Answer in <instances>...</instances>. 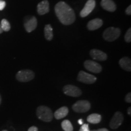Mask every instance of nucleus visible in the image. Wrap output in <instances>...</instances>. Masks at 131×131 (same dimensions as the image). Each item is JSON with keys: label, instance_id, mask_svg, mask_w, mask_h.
<instances>
[{"label": "nucleus", "instance_id": "nucleus-33", "mask_svg": "<svg viewBox=\"0 0 131 131\" xmlns=\"http://www.w3.org/2000/svg\"><path fill=\"white\" fill-rule=\"evenodd\" d=\"M3 131H7V130H3Z\"/></svg>", "mask_w": 131, "mask_h": 131}, {"label": "nucleus", "instance_id": "nucleus-5", "mask_svg": "<svg viewBox=\"0 0 131 131\" xmlns=\"http://www.w3.org/2000/svg\"><path fill=\"white\" fill-rule=\"evenodd\" d=\"M91 109V103L87 100L77 101L72 106V109L75 112L84 113Z\"/></svg>", "mask_w": 131, "mask_h": 131}, {"label": "nucleus", "instance_id": "nucleus-26", "mask_svg": "<svg viewBox=\"0 0 131 131\" xmlns=\"http://www.w3.org/2000/svg\"><path fill=\"white\" fill-rule=\"evenodd\" d=\"M126 14L127 15H131V6H129L128 7H127V9H126Z\"/></svg>", "mask_w": 131, "mask_h": 131}, {"label": "nucleus", "instance_id": "nucleus-22", "mask_svg": "<svg viewBox=\"0 0 131 131\" xmlns=\"http://www.w3.org/2000/svg\"><path fill=\"white\" fill-rule=\"evenodd\" d=\"M124 40L126 42H131V29L129 28L124 36Z\"/></svg>", "mask_w": 131, "mask_h": 131}, {"label": "nucleus", "instance_id": "nucleus-18", "mask_svg": "<svg viewBox=\"0 0 131 131\" xmlns=\"http://www.w3.org/2000/svg\"><path fill=\"white\" fill-rule=\"evenodd\" d=\"M101 116L97 114H92L89 115L87 118V121L92 124H98L101 122Z\"/></svg>", "mask_w": 131, "mask_h": 131}, {"label": "nucleus", "instance_id": "nucleus-30", "mask_svg": "<svg viewBox=\"0 0 131 131\" xmlns=\"http://www.w3.org/2000/svg\"><path fill=\"white\" fill-rule=\"evenodd\" d=\"M78 124H81V125H82V124H83V119H78Z\"/></svg>", "mask_w": 131, "mask_h": 131}, {"label": "nucleus", "instance_id": "nucleus-19", "mask_svg": "<svg viewBox=\"0 0 131 131\" xmlns=\"http://www.w3.org/2000/svg\"><path fill=\"white\" fill-rule=\"evenodd\" d=\"M45 37L47 40L51 41L53 39V29L51 25L47 24L45 27Z\"/></svg>", "mask_w": 131, "mask_h": 131}, {"label": "nucleus", "instance_id": "nucleus-4", "mask_svg": "<svg viewBox=\"0 0 131 131\" xmlns=\"http://www.w3.org/2000/svg\"><path fill=\"white\" fill-rule=\"evenodd\" d=\"M35 77L34 72L30 70H22L16 73V78L20 82H28Z\"/></svg>", "mask_w": 131, "mask_h": 131}, {"label": "nucleus", "instance_id": "nucleus-28", "mask_svg": "<svg viewBox=\"0 0 131 131\" xmlns=\"http://www.w3.org/2000/svg\"><path fill=\"white\" fill-rule=\"evenodd\" d=\"M92 131H109V130L106 128H101V129H97V130H94Z\"/></svg>", "mask_w": 131, "mask_h": 131}, {"label": "nucleus", "instance_id": "nucleus-20", "mask_svg": "<svg viewBox=\"0 0 131 131\" xmlns=\"http://www.w3.org/2000/svg\"><path fill=\"white\" fill-rule=\"evenodd\" d=\"M61 127L62 129L64 131H73V127L72 126L71 122L68 119L64 120L61 123Z\"/></svg>", "mask_w": 131, "mask_h": 131}, {"label": "nucleus", "instance_id": "nucleus-7", "mask_svg": "<svg viewBox=\"0 0 131 131\" xmlns=\"http://www.w3.org/2000/svg\"><path fill=\"white\" fill-rule=\"evenodd\" d=\"M124 121V116L121 112L117 111L115 113L112 118L111 119L109 126L111 129H116L122 125Z\"/></svg>", "mask_w": 131, "mask_h": 131}, {"label": "nucleus", "instance_id": "nucleus-1", "mask_svg": "<svg viewBox=\"0 0 131 131\" xmlns=\"http://www.w3.org/2000/svg\"><path fill=\"white\" fill-rule=\"evenodd\" d=\"M55 12L59 20L64 25H70L75 21L74 10L63 1H60L55 6Z\"/></svg>", "mask_w": 131, "mask_h": 131}, {"label": "nucleus", "instance_id": "nucleus-12", "mask_svg": "<svg viewBox=\"0 0 131 131\" xmlns=\"http://www.w3.org/2000/svg\"><path fill=\"white\" fill-rule=\"evenodd\" d=\"M37 27V19L35 16H32L24 23V28L27 32L34 31Z\"/></svg>", "mask_w": 131, "mask_h": 131}, {"label": "nucleus", "instance_id": "nucleus-32", "mask_svg": "<svg viewBox=\"0 0 131 131\" xmlns=\"http://www.w3.org/2000/svg\"><path fill=\"white\" fill-rule=\"evenodd\" d=\"M1 100H1V95H0V104H1Z\"/></svg>", "mask_w": 131, "mask_h": 131}, {"label": "nucleus", "instance_id": "nucleus-2", "mask_svg": "<svg viewBox=\"0 0 131 131\" xmlns=\"http://www.w3.org/2000/svg\"><path fill=\"white\" fill-rule=\"evenodd\" d=\"M38 118L45 122H50L53 119V114L51 109L46 106H40L36 111Z\"/></svg>", "mask_w": 131, "mask_h": 131}, {"label": "nucleus", "instance_id": "nucleus-24", "mask_svg": "<svg viewBox=\"0 0 131 131\" xmlns=\"http://www.w3.org/2000/svg\"><path fill=\"white\" fill-rule=\"evenodd\" d=\"M125 101L127 103H131V93L129 92L127 93L126 95L125 96Z\"/></svg>", "mask_w": 131, "mask_h": 131}, {"label": "nucleus", "instance_id": "nucleus-29", "mask_svg": "<svg viewBox=\"0 0 131 131\" xmlns=\"http://www.w3.org/2000/svg\"><path fill=\"white\" fill-rule=\"evenodd\" d=\"M127 114H129V115H131V107H129L128 109H127Z\"/></svg>", "mask_w": 131, "mask_h": 131}, {"label": "nucleus", "instance_id": "nucleus-8", "mask_svg": "<svg viewBox=\"0 0 131 131\" xmlns=\"http://www.w3.org/2000/svg\"><path fill=\"white\" fill-rule=\"evenodd\" d=\"M63 92L66 95L78 97L82 94V92L80 88L73 85L68 84L63 88Z\"/></svg>", "mask_w": 131, "mask_h": 131}, {"label": "nucleus", "instance_id": "nucleus-9", "mask_svg": "<svg viewBox=\"0 0 131 131\" xmlns=\"http://www.w3.org/2000/svg\"><path fill=\"white\" fill-rule=\"evenodd\" d=\"M84 66L86 69L92 73H98L102 70V67L99 63L91 60H86L84 61Z\"/></svg>", "mask_w": 131, "mask_h": 131}, {"label": "nucleus", "instance_id": "nucleus-13", "mask_svg": "<svg viewBox=\"0 0 131 131\" xmlns=\"http://www.w3.org/2000/svg\"><path fill=\"white\" fill-rule=\"evenodd\" d=\"M49 3L47 0L42 1L38 4L37 12L40 15L46 14L49 12Z\"/></svg>", "mask_w": 131, "mask_h": 131}, {"label": "nucleus", "instance_id": "nucleus-25", "mask_svg": "<svg viewBox=\"0 0 131 131\" xmlns=\"http://www.w3.org/2000/svg\"><path fill=\"white\" fill-rule=\"evenodd\" d=\"M6 3L3 0H0V10H3L6 7Z\"/></svg>", "mask_w": 131, "mask_h": 131}, {"label": "nucleus", "instance_id": "nucleus-23", "mask_svg": "<svg viewBox=\"0 0 131 131\" xmlns=\"http://www.w3.org/2000/svg\"><path fill=\"white\" fill-rule=\"evenodd\" d=\"M79 131H90L89 128V124H84L80 127Z\"/></svg>", "mask_w": 131, "mask_h": 131}, {"label": "nucleus", "instance_id": "nucleus-14", "mask_svg": "<svg viewBox=\"0 0 131 131\" xmlns=\"http://www.w3.org/2000/svg\"><path fill=\"white\" fill-rule=\"evenodd\" d=\"M101 6L103 9L109 12H114L117 9V6L112 0H102Z\"/></svg>", "mask_w": 131, "mask_h": 131}, {"label": "nucleus", "instance_id": "nucleus-3", "mask_svg": "<svg viewBox=\"0 0 131 131\" xmlns=\"http://www.w3.org/2000/svg\"><path fill=\"white\" fill-rule=\"evenodd\" d=\"M120 30L118 28L111 27L106 29L103 32V38L105 40L109 42H112L116 40L120 36Z\"/></svg>", "mask_w": 131, "mask_h": 131}, {"label": "nucleus", "instance_id": "nucleus-15", "mask_svg": "<svg viewBox=\"0 0 131 131\" xmlns=\"http://www.w3.org/2000/svg\"><path fill=\"white\" fill-rule=\"evenodd\" d=\"M103 24L102 19L100 18H95L89 21L87 27L89 30H95L101 27Z\"/></svg>", "mask_w": 131, "mask_h": 131}, {"label": "nucleus", "instance_id": "nucleus-10", "mask_svg": "<svg viewBox=\"0 0 131 131\" xmlns=\"http://www.w3.org/2000/svg\"><path fill=\"white\" fill-rule=\"evenodd\" d=\"M96 3L95 0H88L87 3L85 4L84 7L80 12V16L82 18H84L88 16L92 12L93 10L95 7Z\"/></svg>", "mask_w": 131, "mask_h": 131}, {"label": "nucleus", "instance_id": "nucleus-27", "mask_svg": "<svg viewBox=\"0 0 131 131\" xmlns=\"http://www.w3.org/2000/svg\"><path fill=\"white\" fill-rule=\"evenodd\" d=\"M28 131H38V128L37 127L33 126L28 129Z\"/></svg>", "mask_w": 131, "mask_h": 131}, {"label": "nucleus", "instance_id": "nucleus-21", "mask_svg": "<svg viewBox=\"0 0 131 131\" xmlns=\"http://www.w3.org/2000/svg\"><path fill=\"white\" fill-rule=\"evenodd\" d=\"M1 26L3 30L5 31V32H8L10 29V24L9 21L6 19H3L1 20Z\"/></svg>", "mask_w": 131, "mask_h": 131}, {"label": "nucleus", "instance_id": "nucleus-31", "mask_svg": "<svg viewBox=\"0 0 131 131\" xmlns=\"http://www.w3.org/2000/svg\"><path fill=\"white\" fill-rule=\"evenodd\" d=\"M3 29H2V28H1V24H0V34H2V33H3Z\"/></svg>", "mask_w": 131, "mask_h": 131}, {"label": "nucleus", "instance_id": "nucleus-16", "mask_svg": "<svg viewBox=\"0 0 131 131\" xmlns=\"http://www.w3.org/2000/svg\"><path fill=\"white\" fill-rule=\"evenodd\" d=\"M69 113V109L66 106H63L59 108L58 110L55 111L54 113V117L57 119H60L64 118Z\"/></svg>", "mask_w": 131, "mask_h": 131}, {"label": "nucleus", "instance_id": "nucleus-6", "mask_svg": "<svg viewBox=\"0 0 131 131\" xmlns=\"http://www.w3.org/2000/svg\"><path fill=\"white\" fill-rule=\"evenodd\" d=\"M77 80L80 82L85 83V84H91L95 83V81H96V78L94 75L85 72L83 70H81L78 73Z\"/></svg>", "mask_w": 131, "mask_h": 131}, {"label": "nucleus", "instance_id": "nucleus-17", "mask_svg": "<svg viewBox=\"0 0 131 131\" xmlns=\"http://www.w3.org/2000/svg\"><path fill=\"white\" fill-rule=\"evenodd\" d=\"M119 64L123 69L126 71H131V61L128 57H123L119 61Z\"/></svg>", "mask_w": 131, "mask_h": 131}, {"label": "nucleus", "instance_id": "nucleus-11", "mask_svg": "<svg viewBox=\"0 0 131 131\" xmlns=\"http://www.w3.org/2000/svg\"><path fill=\"white\" fill-rule=\"evenodd\" d=\"M90 55L92 59L98 61H106L107 59V55L106 53L98 49H92L90 51Z\"/></svg>", "mask_w": 131, "mask_h": 131}]
</instances>
